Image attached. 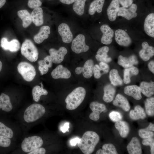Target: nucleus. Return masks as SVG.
I'll list each match as a JSON object with an SVG mask.
<instances>
[{"mask_svg":"<svg viewBox=\"0 0 154 154\" xmlns=\"http://www.w3.org/2000/svg\"><path fill=\"white\" fill-rule=\"evenodd\" d=\"M50 33V28L49 26H42L40 28L38 33L34 36V40L36 43L40 44L48 38Z\"/></svg>","mask_w":154,"mask_h":154,"instance_id":"obj_22","label":"nucleus"},{"mask_svg":"<svg viewBox=\"0 0 154 154\" xmlns=\"http://www.w3.org/2000/svg\"><path fill=\"white\" fill-rule=\"evenodd\" d=\"M52 78L54 79H68L71 76L70 71L62 65L58 66L51 73Z\"/></svg>","mask_w":154,"mask_h":154,"instance_id":"obj_15","label":"nucleus"},{"mask_svg":"<svg viewBox=\"0 0 154 154\" xmlns=\"http://www.w3.org/2000/svg\"><path fill=\"white\" fill-rule=\"evenodd\" d=\"M41 0H28V5L31 9L40 7L42 4V3L40 1Z\"/></svg>","mask_w":154,"mask_h":154,"instance_id":"obj_44","label":"nucleus"},{"mask_svg":"<svg viewBox=\"0 0 154 154\" xmlns=\"http://www.w3.org/2000/svg\"><path fill=\"white\" fill-rule=\"evenodd\" d=\"M142 144L145 146H149L151 154L154 153V139L153 138L145 139L142 141Z\"/></svg>","mask_w":154,"mask_h":154,"instance_id":"obj_42","label":"nucleus"},{"mask_svg":"<svg viewBox=\"0 0 154 154\" xmlns=\"http://www.w3.org/2000/svg\"><path fill=\"white\" fill-rule=\"evenodd\" d=\"M145 106L146 114L149 116L154 115V97H148L145 102Z\"/></svg>","mask_w":154,"mask_h":154,"instance_id":"obj_36","label":"nucleus"},{"mask_svg":"<svg viewBox=\"0 0 154 154\" xmlns=\"http://www.w3.org/2000/svg\"><path fill=\"white\" fill-rule=\"evenodd\" d=\"M21 54L29 61H36L38 58V51L31 40L26 39L22 43L21 48Z\"/></svg>","mask_w":154,"mask_h":154,"instance_id":"obj_3","label":"nucleus"},{"mask_svg":"<svg viewBox=\"0 0 154 154\" xmlns=\"http://www.w3.org/2000/svg\"><path fill=\"white\" fill-rule=\"evenodd\" d=\"M142 49L139 52V55L141 59L145 61L149 60L154 55V48L150 46L146 41L142 44Z\"/></svg>","mask_w":154,"mask_h":154,"instance_id":"obj_16","label":"nucleus"},{"mask_svg":"<svg viewBox=\"0 0 154 154\" xmlns=\"http://www.w3.org/2000/svg\"><path fill=\"white\" fill-rule=\"evenodd\" d=\"M107 111V109L106 108V109L103 111L104 112H106Z\"/></svg>","mask_w":154,"mask_h":154,"instance_id":"obj_56","label":"nucleus"},{"mask_svg":"<svg viewBox=\"0 0 154 154\" xmlns=\"http://www.w3.org/2000/svg\"><path fill=\"white\" fill-rule=\"evenodd\" d=\"M72 50L76 54H80L87 51L89 47L85 43V38L82 34L78 35L72 41Z\"/></svg>","mask_w":154,"mask_h":154,"instance_id":"obj_6","label":"nucleus"},{"mask_svg":"<svg viewBox=\"0 0 154 154\" xmlns=\"http://www.w3.org/2000/svg\"><path fill=\"white\" fill-rule=\"evenodd\" d=\"M141 92L147 97H151L154 94V82H141L139 86Z\"/></svg>","mask_w":154,"mask_h":154,"instance_id":"obj_27","label":"nucleus"},{"mask_svg":"<svg viewBox=\"0 0 154 154\" xmlns=\"http://www.w3.org/2000/svg\"><path fill=\"white\" fill-rule=\"evenodd\" d=\"M32 22L37 26L42 25L44 23L43 12L40 7L34 9L31 14Z\"/></svg>","mask_w":154,"mask_h":154,"instance_id":"obj_23","label":"nucleus"},{"mask_svg":"<svg viewBox=\"0 0 154 154\" xmlns=\"http://www.w3.org/2000/svg\"><path fill=\"white\" fill-rule=\"evenodd\" d=\"M19 73L23 79L27 82L33 80L36 75V71L34 67L31 64L25 62H22L19 63L17 67Z\"/></svg>","mask_w":154,"mask_h":154,"instance_id":"obj_5","label":"nucleus"},{"mask_svg":"<svg viewBox=\"0 0 154 154\" xmlns=\"http://www.w3.org/2000/svg\"><path fill=\"white\" fill-rule=\"evenodd\" d=\"M18 144L16 141L0 135V147L7 149L12 152L16 148Z\"/></svg>","mask_w":154,"mask_h":154,"instance_id":"obj_25","label":"nucleus"},{"mask_svg":"<svg viewBox=\"0 0 154 154\" xmlns=\"http://www.w3.org/2000/svg\"><path fill=\"white\" fill-rule=\"evenodd\" d=\"M110 119L113 121L117 122L121 120L122 118L121 114L119 112L113 111L110 112L109 114Z\"/></svg>","mask_w":154,"mask_h":154,"instance_id":"obj_40","label":"nucleus"},{"mask_svg":"<svg viewBox=\"0 0 154 154\" xmlns=\"http://www.w3.org/2000/svg\"><path fill=\"white\" fill-rule=\"evenodd\" d=\"M96 154H103L102 150L99 149L98 150L96 153Z\"/></svg>","mask_w":154,"mask_h":154,"instance_id":"obj_54","label":"nucleus"},{"mask_svg":"<svg viewBox=\"0 0 154 154\" xmlns=\"http://www.w3.org/2000/svg\"><path fill=\"white\" fill-rule=\"evenodd\" d=\"M100 29L102 33L101 39V42L106 45L110 44L112 41V38L114 35V31L106 24L102 25Z\"/></svg>","mask_w":154,"mask_h":154,"instance_id":"obj_13","label":"nucleus"},{"mask_svg":"<svg viewBox=\"0 0 154 154\" xmlns=\"http://www.w3.org/2000/svg\"><path fill=\"white\" fill-rule=\"evenodd\" d=\"M138 134L141 138L144 139L153 138L154 135L153 131L147 129L146 128L139 129Z\"/></svg>","mask_w":154,"mask_h":154,"instance_id":"obj_39","label":"nucleus"},{"mask_svg":"<svg viewBox=\"0 0 154 154\" xmlns=\"http://www.w3.org/2000/svg\"><path fill=\"white\" fill-rule=\"evenodd\" d=\"M113 104L114 106L121 108L126 112L128 111L130 108L129 104L127 99L120 94L117 95L113 101Z\"/></svg>","mask_w":154,"mask_h":154,"instance_id":"obj_24","label":"nucleus"},{"mask_svg":"<svg viewBox=\"0 0 154 154\" xmlns=\"http://www.w3.org/2000/svg\"><path fill=\"white\" fill-rule=\"evenodd\" d=\"M115 126L119 132L120 136L125 138L128 135L130 128L128 123L125 121H119L116 122Z\"/></svg>","mask_w":154,"mask_h":154,"instance_id":"obj_29","label":"nucleus"},{"mask_svg":"<svg viewBox=\"0 0 154 154\" xmlns=\"http://www.w3.org/2000/svg\"><path fill=\"white\" fill-rule=\"evenodd\" d=\"M94 62L92 59H89L85 62L83 67H78L75 70L76 73L78 75L82 73L86 78H89L92 76L94 66Z\"/></svg>","mask_w":154,"mask_h":154,"instance_id":"obj_7","label":"nucleus"},{"mask_svg":"<svg viewBox=\"0 0 154 154\" xmlns=\"http://www.w3.org/2000/svg\"><path fill=\"white\" fill-rule=\"evenodd\" d=\"M93 73L94 78L97 79L100 78L102 74H104L102 69L97 64L94 66Z\"/></svg>","mask_w":154,"mask_h":154,"instance_id":"obj_41","label":"nucleus"},{"mask_svg":"<svg viewBox=\"0 0 154 154\" xmlns=\"http://www.w3.org/2000/svg\"><path fill=\"white\" fill-rule=\"evenodd\" d=\"M144 28L146 34L152 38L154 37V13H151L146 17Z\"/></svg>","mask_w":154,"mask_h":154,"instance_id":"obj_18","label":"nucleus"},{"mask_svg":"<svg viewBox=\"0 0 154 154\" xmlns=\"http://www.w3.org/2000/svg\"><path fill=\"white\" fill-rule=\"evenodd\" d=\"M138 63L137 57L134 54L128 57L121 55L118 57V64L124 68H128L134 65H137Z\"/></svg>","mask_w":154,"mask_h":154,"instance_id":"obj_17","label":"nucleus"},{"mask_svg":"<svg viewBox=\"0 0 154 154\" xmlns=\"http://www.w3.org/2000/svg\"><path fill=\"white\" fill-rule=\"evenodd\" d=\"M129 116L131 119L137 120L144 119L146 117V115L143 109L140 106L138 105L134 107V110L130 111Z\"/></svg>","mask_w":154,"mask_h":154,"instance_id":"obj_31","label":"nucleus"},{"mask_svg":"<svg viewBox=\"0 0 154 154\" xmlns=\"http://www.w3.org/2000/svg\"><path fill=\"white\" fill-rule=\"evenodd\" d=\"M2 67V64L1 62L0 61V72L1 71Z\"/></svg>","mask_w":154,"mask_h":154,"instance_id":"obj_55","label":"nucleus"},{"mask_svg":"<svg viewBox=\"0 0 154 154\" xmlns=\"http://www.w3.org/2000/svg\"><path fill=\"white\" fill-rule=\"evenodd\" d=\"M104 91L103 100L107 103L111 102L113 100L116 93L114 86L110 84H107L104 86Z\"/></svg>","mask_w":154,"mask_h":154,"instance_id":"obj_26","label":"nucleus"},{"mask_svg":"<svg viewBox=\"0 0 154 154\" xmlns=\"http://www.w3.org/2000/svg\"><path fill=\"white\" fill-rule=\"evenodd\" d=\"M148 68L150 71L153 74L154 73V61L151 60L150 61L148 64Z\"/></svg>","mask_w":154,"mask_h":154,"instance_id":"obj_48","label":"nucleus"},{"mask_svg":"<svg viewBox=\"0 0 154 154\" xmlns=\"http://www.w3.org/2000/svg\"><path fill=\"white\" fill-rule=\"evenodd\" d=\"M147 129L152 131H154V124L152 123H150L149 125L147 127H146Z\"/></svg>","mask_w":154,"mask_h":154,"instance_id":"obj_52","label":"nucleus"},{"mask_svg":"<svg viewBox=\"0 0 154 154\" xmlns=\"http://www.w3.org/2000/svg\"><path fill=\"white\" fill-rule=\"evenodd\" d=\"M58 30L63 42L69 43L72 41L73 35L69 27L67 24L61 23L58 27Z\"/></svg>","mask_w":154,"mask_h":154,"instance_id":"obj_8","label":"nucleus"},{"mask_svg":"<svg viewBox=\"0 0 154 154\" xmlns=\"http://www.w3.org/2000/svg\"><path fill=\"white\" fill-rule=\"evenodd\" d=\"M99 65L103 70L104 74H106L110 70V67L107 63L100 62L99 64Z\"/></svg>","mask_w":154,"mask_h":154,"instance_id":"obj_47","label":"nucleus"},{"mask_svg":"<svg viewBox=\"0 0 154 154\" xmlns=\"http://www.w3.org/2000/svg\"><path fill=\"white\" fill-rule=\"evenodd\" d=\"M52 58L50 55L47 56L43 60H39L38 62L39 66L48 68L52 66Z\"/></svg>","mask_w":154,"mask_h":154,"instance_id":"obj_38","label":"nucleus"},{"mask_svg":"<svg viewBox=\"0 0 154 154\" xmlns=\"http://www.w3.org/2000/svg\"><path fill=\"white\" fill-rule=\"evenodd\" d=\"M95 57L96 60L100 62H103L105 63H108L110 62L112 60V58L109 56L106 57H101L97 54H96Z\"/></svg>","mask_w":154,"mask_h":154,"instance_id":"obj_45","label":"nucleus"},{"mask_svg":"<svg viewBox=\"0 0 154 154\" xmlns=\"http://www.w3.org/2000/svg\"><path fill=\"white\" fill-rule=\"evenodd\" d=\"M76 0H59L62 3L67 5H70L74 3Z\"/></svg>","mask_w":154,"mask_h":154,"instance_id":"obj_50","label":"nucleus"},{"mask_svg":"<svg viewBox=\"0 0 154 154\" xmlns=\"http://www.w3.org/2000/svg\"><path fill=\"white\" fill-rule=\"evenodd\" d=\"M19 17L22 21V25L24 28L28 27L32 22L31 14L27 10L24 9L18 11L17 13Z\"/></svg>","mask_w":154,"mask_h":154,"instance_id":"obj_32","label":"nucleus"},{"mask_svg":"<svg viewBox=\"0 0 154 154\" xmlns=\"http://www.w3.org/2000/svg\"><path fill=\"white\" fill-rule=\"evenodd\" d=\"M90 108L92 112L90 114L89 118L94 121H98L99 119L100 114L106 108L104 104L96 101L93 102L90 104Z\"/></svg>","mask_w":154,"mask_h":154,"instance_id":"obj_11","label":"nucleus"},{"mask_svg":"<svg viewBox=\"0 0 154 154\" xmlns=\"http://www.w3.org/2000/svg\"><path fill=\"white\" fill-rule=\"evenodd\" d=\"M139 73L138 69L133 66L125 68L123 70V82L124 83L126 84H129L131 81V77L137 75Z\"/></svg>","mask_w":154,"mask_h":154,"instance_id":"obj_28","label":"nucleus"},{"mask_svg":"<svg viewBox=\"0 0 154 154\" xmlns=\"http://www.w3.org/2000/svg\"><path fill=\"white\" fill-rule=\"evenodd\" d=\"M99 140V136L96 132L87 131L80 139L77 145L83 153L90 154L94 151Z\"/></svg>","mask_w":154,"mask_h":154,"instance_id":"obj_1","label":"nucleus"},{"mask_svg":"<svg viewBox=\"0 0 154 154\" xmlns=\"http://www.w3.org/2000/svg\"><path fill=\"white\" fill-rule=\"evenodd\" d=\"M115 40L119 45L124 46H129L132 42L131 40L127 34L124 30L118 29L115 32Z\"/></svg>","mask_w":154,"mask_h":154,"instance_id":"obj_9","label":"nucleus"},{"mask_svg":"<svg viewBox=\"0 0 154 154\" xmlns=\"http://www.w3.org/2000/svg\"><path fill=\"white\" fill-rule=\"evenodd\" d=\"M80 139L78 138H76L72 139L70 142L71 144L73 146L75 145L78 142Z\"/></svg>","mask_w":154,"mask_h":154,"instance_id":"obj_51","label":"nucleus"},{"mask_svg":"<svg viewBox=\"0 0 154 154\" xmlns=\"http://www.w3.org/2000/svg\"><path fill=\"white\" fill-rule=\"evenodd\" d=\"M87 0H76L74 2L73 9L74 12L78 15H82L84 12L85 2Z\"/></svg>","mask_w":154,"mask_h":154,"instance_id":"obj_35","label":"nucleus"},{"mask_svg":"<svg viewBox=\"0 0 154 154\" xmlns=\"http://www.w3.org/2000/svg\"><path fill=\"white\" fill-rule=\"evenodd\" d=\"M103 154H117L115 146L112 144L107 143L102 146Z\"/></svg>","mask_w":154,"mask_h":154,"instance_id":"obj_37","label":"nucleus"},{"mask_svg":"<svg viewBox=\"0 0 154 154\" xmlns=\"http://www.w3.org/2000/svg\"><path fill=\"white\" fill-rule=\"evenodd\" d=\"M6 2V0H0V8L5 4Z\"/></svg>","mask_w":154,"mask_h":154,"instance_id":"obj_53","label":"nucleus"},{"mask_svg":"<svg viewBox=\"0 0 154 154\" xmlns=\"http://www.w3.org/2000/svg\"><path fill=\"white\" fill-rule=\"evenodd\" d=\"M137 9V5L135 4H132L128 9L123 7H119L117 15L129 20L136 17L137 15L136 13Z\"/></svg>","mask_w":154,"mask_h":154,"instance_id":"obj_12","label":"nucleus"},{"mask_svg":"<svg viewBox=\"0 0 154 154\" xmlns=\"http://www.w3.org/2000/svg\"><path fill=\"white\" fill-rule=\"evenodd\" d=\"M67 52V49L64 47H61L58 50L53 48L49 50L50 55L52 58V62L55 64L62 62Z\"/></svg>","mask_w":154,"mask_h":154,"instance_id":"obj_10","label":"nucleus"},{"mask_svg":"<svg viewBox=\"0 0 154 154\" xmlns=\"http://www.w3.org/2000/svg\"><path fill=\"white\" fill-rule=\"evenodd\" d=\"M124 93L127 95L133 97L137 100L142 98L141 92L139 86L136 85L127 86L124 89Z\"/></svg>","mask_w":154,"mask_h":154,"instance_id":"obj_21","label":"nucleus"},{"mask_svg":"<svg viewBox=\"0 0 154 154\" xmlns=\"http://www.w3.org/2000/svg\"><path fill=\"white\" fill-rule=\"evenodd\" d=\"M127 149L129 154H141L142 153L139 141L136 137H133L132 138L127 145Z\"/></svg>","mask_w":154,"mask_h":154,"instance_id":"obj_20","label":"nucleus"},{"mask_svg":"<svg viewBox=\"0 0 154 154\" xmlns=\"http://www.w3.org/2000/svg\"><path fill=\"white\" fill-rule=\"evenodd\" d=\"M69 123H66L64 125L61 127V130L63 133H65L67 131L69 128Z\"/></svg>","mask_w":154,"mask_h":154,"instance_id":"obj_49","label":"nucleus"},{"mask_svg":"<svg viewBox=\"0 0 154 154\" xmlns=\"http://www.w3.org/2000/svg\"><path fill=\"white\" fill-rule=\"evenodd\" d=\"M119 2L118 0H112L107 10L109 19L111 21H114L116 19L119 7Z\"/></svg>","mask_w":154,"mask_h":154,"instance_id":"obj_19","label":"nucleus"},{"mask_svg":"<svg viewBox=\"0 0 154 154\" xmlns=\"http://www.w3.org/2000/svg\"><path fill=\"white\" fill-rule=\"evenodd\" d=\"M118 1L123 7L126 8L129 7L132 4L133 2V0H118Z\"/></svg>","mask_w":154,"mask_h":154,"instance_id":"obj_46","label":"nucleus"},{"mask_svg":"<svg viewBox=\"0 0 154 154\" xmlns=\"http://www.w3.org/2000/svg\"><path fill=\"white\" fill-rule=\"evenodd\" d=\"M1 45L4 50H9L13 52L17 51L20 48V44L17 39H13L9 42L7 38L5 37L1 38Z\"/></svg>","mask_w":154,"mask_h":154,"instance_id":"obj_14","label":"nucleus"},{"mask_svg":"<svg viewBox=\"0 0 154 154\" xmlns=\"http://www.w3.org/2000/svg\"><path fill=\"white\" fill-rule=\"evenodd\" d=\"M109 48L107 46H104L99 48L97 52V54L103 57H108V53Z\"/></svg>","mask_w":154,"mask_h":154,"instance_id":"obj_43","label":"nucleus"},{"mask_svg":"<svg viewBox=\"0 0 154 154\" xmlns=\"http://www.w3.org/2000/svg\"><path fill=\"white\" fill-rule=\"evenodd\" d=\"M109 78L111 84L114 86H121L123 84V80L116 69H113L110 70Z\"/></svg>","mask_w":154,"mask_h":154,"instance_id":"obj_34","label":"nucleus"},{"mask_svg":"<svg viewBox=\"0 0 154 154\" xmlns=\"http://www.w3.org/2000/svg\"><path fill=\"white\" fill-rule=\"evenodd\" d=\"M18 105L11 102L10 96L3 93L0 95V110L3 112L9 113L13 116L20 108Z\"/></svg>","mask_w":154,"mask_h":154,"instance_id":"obj_4","label":"nucleus"},{"mask_svg":"<svg viewBox=\"0 0 154 154\" xmlns=\"http://www.w3.org/2000/svg\"><path fill=\"white\" fill-rule=\"evenodd\" d=\"M105 0H94L90 4L88 13L90 15H94L96 11L98 13L102 12Z\"/></svg>","mask_w":154,"mask_h":154,"instance_id":"obj_33","label":"nucleus"},{"mask_svg":"<svg viewBox=\"0 0 154 154\" xmlns=\"http://www.w3.org/2000/svg\"><path fill=\"white\" fill-rule=\"evenodd\" d=\"M86 94V91L83 87H78L75 89L65 99L66 108L69 110L77 108L84 100Z\"/></svg>","mask_w":154,"mask_h":154,"instance_id":"obj_2","label":"nucleus"},{"mask_svg":"<svg viewBox=\"0 0 154 154\" xmlns=\"http://www.w3.org/2000/svg\"><path fill=\"white\" fill-rule=\"evenodd\" d=\"M48 92L43 88V84L41 83V86L37 85L35 86L32 90V95L33 100L35 102H38L42 96H46Z\"/></svg>","mask_w":154,"mask_h":154,"instance_id":"obj_30","label":"nucleus"}]
</instances>
